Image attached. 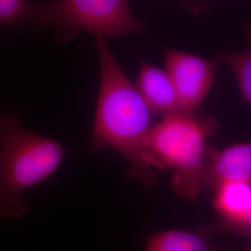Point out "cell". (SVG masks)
Returning a JSON list of instances; mask_svg holds the SVG:
<instances>
[{
  "label": "cell",
  "instance_id": "cell-9",
  "mask_svg": "<svg viewBox=\"0 0 251 251\" xmlns=\"http://www.w3.org/2000/svg\"><path fill=\"white\" fill-rule=\"evenodd\" d=\"M210 236L203 226H198L194 231H162L146 239L145 251H218Z\"/></svg>",
  "mask_w": 251,
  "mask_h": 251
},
{
  "label": "cell",
  "instance_id": "cell-8",
  "mask_svg": "<svg viewBox=\"0 0 251 251\" xmlns=\"http://www.w3.org/2000/svg\"><path fill=\"white\" fill-rule=\"evenodd\" d=\"M213 206L221 220L212 225H203L206 232L230 233L244 225L251 216V182H229L214 190Z\"/></svg>",
  "mask_w": 251,
  "mask_h": 251
},
{
  "label": "cell",
  "instance_id": "cell-10",
  "mask_svg": "<svg viewBox=\"0 0 251 251\" xmlns=\"http://www.w3.org/2000/svg\"><path fill=\"white\" fill-rule=\"evenodd\" d=\"M246 47L235 52L220 53L218 63L226 65L237 81L243 99L251 104V21L244 30Z\"/></svg>",
  "mask_w": 251,
  "mask_h": 251
},
{
  "label": "cell",
  "instance_id": "cell-11",
  "mask_svg": "<svg viewBox=\"0 0 251 251\" xmlns=\"http://www.w3.org/2000/svg\"><path fill=\"white\" fill-rule=\"evenodd\" d=\"M35 4L30 0H0V25L14 28L30 23Z\"/></svg>",
  "mask_w": 251,
  "mask_h": 251
},
{
  "label": "cell",
  "instance_id": "cell-7",
  "mask_svg": "<svg viewBox=\"0 0 251 251\" xmlns=\"http://www.w3.org/2000/svg\"><path fill=\"white\" fill-rule=\"evenodd\" d=\"M136 86L153 114L170 117L187 111L166 69L141 60Z\"/></svg>",
  "mask_w": 251,
  "mask_h": 251
},
{
  "label": "cell",
  "instance_id": "cell-5",
  "mask_svg": "<svg viewBox=\"0 0 251 251\" xmlns=\"http://www.w3.org/2000/svg\"><path fill=\"white\" fill-rule=\"evenodd\" d=\"M165 69L170 75L182 106L196 112L212 87L218 61L206 60L182 50H164Z\"/></svg>",
  "mask_w": 251,
  "mask_h": 251
},
{
  "label": "cell",
  "instance_id": "cell-4",
  "mask_svg": "<svg viewBox=\"0 0 251 251\" xmlns=\"http://www.w3.org/2000/svg\"><path fill=\"white\" fill-rule=\"evenodd\" d=\"M30 24L38 28L53 27L63 43L82 31L106 38L144 30L128 0H52L35 4Z\"/></svg>",
  "mask_w": 251,
  "mask_h": 251
},
{
  "label": "cell",
  "instance_id": "cell-1",
  "mask_svg": "<svg viewBox=\"0 0 251 251\" xmlns=\"http://www.w3.org/2000/svg\"><path fill=\"white\" fill-rule=\"evenodd\" d=\"M95 44L100 83L90 148L94 152L116 150L127 161V179L153 187L156 175L145 159V142L153 113L112 53L106 38L96 37Z\"/></svg>",
  "mask_w": 251,
  "mask_h": 251
},
{
  "label": "cell",
  "instance_id": "cell-12",
  "mask_svg": "<svg viewBox=\"0 0 251 251\" xmlns=\"http://www.w3.org/2000/svg\"><path fill=\"white\" fill-rule=\"evenodd\" d=\"M230 233L241 234V235L251 237V218L244 225L239 226V227L234 228Z\"/></svg>",
  "mask_w": 251,
  "mask_h": 251
},
{
  "label": "cell",
  "instance_id": "cell-2",
  "mask_svg": "<svg viewBox=\"0 0 251 251\" xmlns=\"http://www.w3.org/2000/svg\"><path fill=\"white\" fill-rule=\"evenodd\" d=\"M218 128L215 118L196 112L163 117L145 142V159L152 169L172 171L171 188L179 198L194 199L203 190L210 146Z\"/></svg>",
  "mask_w": 251,
  "mask_h": 251
},
{
  "label": "cell",
  "instance_id": "cell-3",
  "mask_svg": "<svg viewBox=\"0 0 251 251\" xmlns=\"http://www.w3.org/2000/svg\"><path fill=\"white\" fill-rule=\"evenodd\" d=\"M0 144V214L18 218L28 210L24 192L53 175L65 150L60 142L23 128L13 114L1 115Z\"/></svg>",
  "mask_w": 251,
  "mask_h": 251
},
{
  "label": "cell",
  "instance_id": "cell-6",
  "mask_svg": "<svg viewBox=\"0 0 251 251\" xmlns=\"http://www.w3.org/2000/svg\"><path fill=\"white\" fill-rule=\"evenodd\" d=\"M229 182H251V142L225 149H209L203 179V190H215Z\"/></svg>",
  "mask_w": 251,
  "mask_h": 251
}]
</instances>
